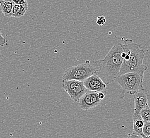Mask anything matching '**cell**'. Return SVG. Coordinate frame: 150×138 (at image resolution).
<instances>
[{
  "label": "cell",
  "mask_w": 150,
  "mask_h": 138,
  "mask_svg": "<svg viewBox=\"0 0 150 138\" xmlns=\"http://www.w3.org/2000/svg\"><path fill=\"white\" fill-rule=\"evenodd\" d=\"M133 131L132 133L142 135H143V129L145 122L140 114L134 113L132 116Z\"/></svg>",
  "instance_id": "cell-9"
},
{
  "label": "cell",
  "mask_w": 150,
  "mask_h": 138,
  "mask_svg": "<svg viewBox=\"0 0 150 138\" xmlns=\"http://www.w3.org/2000/svg\"><path fill=\"white\" fill-rule=\"evenodd\" d=\"M128 138H144L142 135H136L134 133H129L128 135Z\"/></svg>",
  "instance_id": "cell-18"
},
{
  "label": "cell",
  "mask_w": 150,
  "mask_h": 138,
  "mask_svg": "<svg viewBox=\"0 0 150 138\" xmlns=\"http://www.w3.org/2000/svg\"><path fill=\"white\" fill-rule=\"evenodd\" d=\"M28 8V4L19 5L15 4L12 9V17L21 18L27 12Z\"/></svg>",
  "instance_id": "cell-11"
},
{
  "label": "cell",
  "mask_w": 150,
  "mask_h": 138,
  "mask_svg": "<svg viewBox=\"0 0 150 138\" xmlns=\"http://www.w3.org/2000/svg\"><path fill=\"white\" fill-rule=\"evenodd\" d=\"M6 1V0H0V2L1 1Z\"/></svg>",
  "instance_id": "cell-20"
},
{
  "label": "cell",
  "mask_w": 150,
  "mask_h": 138,
  "mask_svg": "<svg viewBox=\"0 0 150 138\" xmlns=\"http://www.w3.org/2000/svg\"><path fill=\"white\" fill-rule=\"evenodd\" d=\"M6 38L2 36V33L0 31V46L3 47L4 45L6 44Z\"/></svg>",
  "instance_id": "cell-15"
},
{
  "label": "cell",
  "mask_w": 150,
  "mask_h": 138,
  "mask_svg": "<svg viewBox=\"0 0 150 138\" xmlns=\"http://www.w3.org/2000/svg\"><path fill=\"white\" fill-rule=\"evenodd\" d=\"M142 136L144 138H150V135H149V136H145V135H142Z\"/></svg>",
  "instance_id": "cell-19"
},
{
  "label": "cell",
  "mask_w": 150,
  "mask_h": 138,
  "mask_svg": "<svg viewBox=\"0 0 150 138\" xmlns=\"http://www.w3.org/2000/svg\"><path fill=\"white\" fill-rule=\"evenodd\" d=\"M98 66L95 61L91 62L86 60L83 64L71 66L66 69L62 80H75L84 81L90 76L96 74Z\"/></svg>",
  "instance_id": "cell-4"
},
{
  "label": "cell",
  "mask_w": 150,
  "mask_h": 138,
  "mask_svg": "<svg viewBox=\"0 0 150 138\" xmlns=\"http://www.w3.org/2000/svg\"><path fill=\"white\" fill-rule=\"evenodd\" d=\"M15 4L19 5H27V0H12Z\"/></svg>",
  "instance_id": "cell-16"
},
{
  "label": "cell",
  "mask_w": 150,
  "mask_h": 138,
  "mask_svg": "<svg viewBox=\"0 0 150 138\" xmlns=\"http://www.w3.org/2000/svg\"><path fill=\"white\" fill-rule=\"evenodd\" d=\"M123 49L119 43L114 44L104 59L95 61L98 66L97 74L107 86L119 75L123 63Z\"/></svg>",
  "instance_id": "cell-2"
},
{
  "label": "cell",
  "mask_w": 150,
  "mask_h": 138,
  "mask_svg": "<svg viewBox=\"0 0 150 138\" xmlns=\"http://www.w3.org/2000/svg\"><path fill=\"white\" fill-rule=\"evenodd\" d=\"M84 86L87 90L93 91H105L107 85L96 73L86 79L84 81Z\"/></svg>",
  "instance_id": "cell-8"
},
{
  "label": "cell",
  "mask_w": 150,
  "mask_h": 138,
  "mask_svg": "<svg viewBox=\"0 0 150 138\" xmlns=\"http://www.w3.org/2000/svg\"><path fill=\"white\" fill-rule=\"evenodd\" d=\"M140 115L144 122H150V108L149 106L142 109Z\"/></svg>",
  "instance_id": "cell-12"
},
{
  "label": "cell",
  "mask_w": 150,
  "mask_h": 138,
  "mask_svg": "<svg viewBox=\"0 0 150 138\" xmlns=\"http://www.w3.org/2000/svg\"><path fill=\"white\" fill-rule=\"evenodd\" d=\"M107 92L106 91H99L98 92V97L99 99H100L101 100H102L103 99L105 98V96L106 95Z\"/></svg>",
  "instance_id": "cell-17"
},
{
  "label": "cell",
  "mask_w": 150,
  "mask_h": 138,
  "mask_svg": "<svg viewBox=\"0 0 150 138\" xmlns=\"http://www.w3.org/2000/svg\"><path fill=\"white\" fill-rule=\"evenodd\" d=\"M123 49V63L119 75L129 72H136L144 76L147 66L144 64L145 53L138 43L132 39L125 38L123 44H120Z\"/></svg>",
  "instance_id": "cell-1"
},
{
  "label": "cell",
  "mask_w": 150,
  "mask_h": 138,
  "mask_svg": "<svg viewBox=\"0 0 150 138\" xmlns=\"http://www.w3.org/2000/svg\"><path fill=\"white\" fill-rule=\"evenodd\" d=\"M143 79L144 76L136 72H129L119 75L115 81L121 88V98L123 99L126 93L133 95L136 92L144 89Z\"/></svg>",
  "instance_id": "cell-3"
},
{
  "label": "cell",
  "mask_w": 150,
  "mask_h": 138,
  "mask_svg": "<svg viewBox=\"0 0 150 138\" xmlns=\"http://www.w3.org/2000/svg\"><path fill=\"white\" fill-rule=\"evenodd\" d=\"M62 86L72 100L79 102L81 97L87 92L83 81L75 80H62Z\"/></svg>",
  "instance_id": "cell-5"
},
{
  "label": "cell",
  "mask_w": 150,
  "mask_h": 138,
  "mask_svg": "<svg viewBox=\"0 0 150 138\" xmlns=\"http://www.w3.org/2000/svg\"><path fill=\"white\" fill-rule=\"evenodd\" d=\"M134 100V113L140 114L142 109L146 107L149 104V96L147 91L143 89L136 92L133 95Z\"/></svg>",
  "instance_id": "cell-7"
},
{
  "label": "cell",
  "mask_w": 150,
  "mask_h": 138,
  "mask_svg": "<svg viewBox=\"0 0 150 138\" xmlns=\"http://www.w3.org/2000/svg\"><path fill=\"white\" fill-rule=\"evenodd\" d=\"M96 23L100 26H102L106 23V19L104 16H99L96 19Z\"/></svg>",
  "instance_id": "cell-14"
},
{
  "label": "cell",
  "mask_w": 150,
  "mask_h": 138,
  "mask_svg": "<svg viewBox=\"0 0 150 138\" xmlns=\"http://www.w3.org/2000/svg\"><path fill=\"white\" fill-rule=\"evenodd\" d=\"M97 93V91L88 90L78 102L80 108L83 111H88L99 105L102 100L98 98Z\"/></svg>",
  "instance_id": "cell-6"
},
{
  "label": "cell",
  "mask_w": 150,
  "mask_h": 138,
  "mask_svg": "<svg viewBox=\"0 0 150 138\" xmlns=\"http://www.w3.org/2000/svg\"><path fill=\"white\" fill-rule=\"evenodd\" d=\"M15 3L12 0H6L0 2L1 10L6 17H12V9Z\"/></svg>",
  "instance_id": "cell-10"
},
{
  "label": "cell",
  "mask_w": 150,
  "mask_h": 138,
  "mask_svg": "<svg viewBox=\"0 0 150 138\" xmlns=\"http://www.w3.org/2000/svg\"><path fill=\"white\" fill-rule=\"evenodd\" d=\"M0 54H1V52H0Z\"/></svg>",
  "instance_id": "cell-21"
},
{
  "label": "cell",
  "mask_w": 150,
  "mask_h": 138,
  "mask_svg": "<svg viewBox=\"0 0 150 138\" xmlns=\"http://www.w3.org/2000/svg\"><path fill=\"white\" fill-rule=\"evenodd\" d=\"M142 135H145V136L150 135V122H145L144 127L143 129Z\"/></svg>",
  "instance_id": "cell-13"
}]
</instances>
